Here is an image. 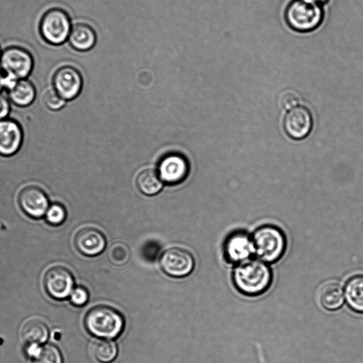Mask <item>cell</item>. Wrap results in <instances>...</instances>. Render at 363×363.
<instances>
[{"instance_id":"484cf974","label":"cell","mask_w":363,"mask_h":363,"mask_svg":"<svg viewBox=\"0 0 363 363\" xmlns=\"http://www.w3.org/2000/svg\"><path fill=\"white\" fill-rule=\"evenodd\" d=\"M299 100L298 94L295 91L289 89L279 94L278 103L282 109L290 111L298 106Z\"/></svg>"},{"instance_id":"83f0119b","label":"cell","mask_w":363,"mask_h":363,"mask_svg":"<svg viewBox=\"0 0 363 363\" xmlns=\"http://www.w3.org/2000/svg\"><path fill=\"white\" fill-rule=\"evenodd\" d=\"M88 292L83 287H77L70 294L71 301L77 306L84 305L88 301Z\"/></svg>"},{"instance_id":"4316f807","label":"cell","mask_w":363,"mask_h":363,"mask_svg":"<svg viewBox=\"0 0 363 363\" xmlns=\"http://www.w3.org/2000/svg\"><path fill=\"white\" fill-rule=\"evenodd\" d=\"M43 102L46 107L52 111L61 109L65 104L64 100L55 90L48 91L43 96Z\"/></svg>"},{"instance_id":"52a82bcc","label":"cell","mask_w":363,"mask_h":363,"mask_svg":"<svg viewBox=\"0 0 363 363\" xmlns=\"http://www.w3.org/2000/svg\"><path fill=\"white\" fill-rule=\"evenodd\" d=\"M224 256L228 262L236 265L255 255L252 235L245 230H236L226 238L223 246Z\"/></svg>"},{"instance_id":"9a60e30c","label":"cell","mask_w":363,"mask_h":363,"mask_svg":"<svg viewBox=\"0 0 363 363\" xmlns=\"http://www.w3.org/2000/svg\"><path fill=\"white\" fill-rule=\"evenodd\" d=\"M74 245L81 253L87 256H94L104 250L106 240L100 230L86 227L80 229L76 233Z\"/></svg>"},{"instance_id":"3957f363","label":"cell","mask_w":363,"mask_h":363,"mask_svg":"<svg viewBox=\"0 0 363 363\" xmlns=\"http://www.w3.org/2000/svg\"><path fill=\"white\" fill-rule=\"evenodd\" d=\"M324 10L322 6L302 0H291L284 10V20L293 30L306 33L315 30L323 23Z\"/></svg>"},{"instance_id":"7c38bea8","label":"cell","mask_w":363,"mask_h":363,"mask_svg":"<svg viewBox=\"0 0 363 363\" xmlns=\"http://www.w3.org/2000/svg\"><path fill=\"white\" fill-rule=\"evenodd\" d=\"M313 128L311 112L304 106H297L286 114L284 118V129L287 135L294 140L306 138Z\"/></svg>"},{"instance_id":"44dd1931","label":"cell","mask_w":363,"mask_h":363,"mask_svg":"<svg viewBox=\"0 0 363 363\" xmlns=\"http://www.w3.org/2000/svg\"><path fill=\"white\" fill-rule=\"evenodd\" d=\"M136 185L145 195L152 196L157 194L162 187L158 172L152 169H145L139 172L136 177Z\"/></svg>"},{"instance_id":"4dcf8cb0","label":"cell","mask_w":363,"mask_h":363,"mask_svg":"<svg viewBox=\"0 0 363 363\" xmlns=\"http://www.w3.org/2000/svg\"><path fill=\"white\" fill-rule=\"evenodd\" d=\"M4 88V75L1 70H0V91Z\"/></svg>"},{"instance_id":"5bb4252c","label":"cell","mask_w":363,"mask_h":363,"mask_svg":"<svg viewBox=\"0 0 363 363\" xmlns=\"http://www.w3.org/2000/svg\"><path fill=\"white\" fill-rule=\"evenodd\" d=\"M23 142V131L15 121H0V155L9 157L15 155Z\"/></svg>"},{"instance_id":"ba28073f","label":"cell","mask_w":363,"mask_h":363,"mask_svg":"<svg viewBox=\"0 0 363 363\" xmlns=\"http://www.w3.org/2000/svg\"><path fill=\"white\" fill-rule=\"evenodd\" d=\"M160 263L166 274L174 277L188 275L194 266L191 254L181 247H171L165 250L160 257Z\"/></svg>"},{"instance_id":"f1b7e54d","label":"cell","mask_w":363,"mask_h":363,"mask_svg":"<svg viewBox=\"0 0 363 363\" xmlns=\"http://www.w3.org/2000/svg\"><path fill=\"white\" fill-rule=\"evenodd\" d=\"M10 111V104L7 98L0 94V121L4 120Z\"/></svg>"},{"instance_id":"7402d4cb","label":"cell","mask_w":363,"mask_h":363,"mask_svg":"<svg viewBox=\"0 0 363 363\" xmlns=\"http://www.w3.org/2000/svg\"><path fill=\"white\" fill-rule=\"evenodd\" d=\"M92 353L94 358L102 363H109L116 357L117 347L110 340L101 339L96 340L92 346Z\"/></svg>"},{"instance_id":"e0dca14e","label":"cell","mask_w":363,"mask_h":363,"mask_svg":"<svg viewBox=\"0 0 363 363\" xmlns=\"http://www.w3.org/2000/svg\"><path fill=\"white\" fill-rule=\"evenodd\" d=\"M67 40L74 50L86 52L94 48L97 37L91 26L84 23H77L72 26Z\"/></svg>"},{"instance_id":"1f68e13d","label":"cell","mask_w":363,"mask_h":363,"mask_svg":"<svg viewBox=\"0 0 363 363\" xmlns=\"http://www.w3.org/2000/svg\"><path fill=\"white\" fill-rule=\"evenodd\" d=\"M1 52H2V51L1 50V48H0V57H1Z\"/></svg>"},{"instance_id":"d4e9b609","label":"cell","mask_w":363,"mask_h":363,"mask_svg":"<svg viewBox=\"0 0 363 363\" xmlns=\"http://www.w3.org/2000/svg\"><path fill=\"white\" fill-rule=\"evenodd\" d=\"M45 219L48 223L57 225L62 223L66 218V210L65 207L57 203L49 206L46 213Z\"/></svg>"},{"instance_id":"2e32d148","label":"cell","mask_w":363,"mask_h":363,"mask_svg":"<svg viewBox=\"0 0 363 363\" xmlns=\"http://www.w3.org/2000/svg\"><path fill=\"white\" fill-rule=\"evenodd\" d=\"M317 298L323 308L334 311L340 308L344 303V290L338 282L329 281L319 287Z\"/></svg>"},{"instance_id":"8992f818","label":"cell","mask_w":363,"mask_h":363,"mask_svg":"<svg viewBox=\"0 0 363 363\" xmlns=\"http://www.w3.org/2000/svg\"><path fill=\"white\" fill-rule=\"evenodd\" d=\"M33 58L25 48L10 46L4 49L0 57V67L3 74L11 79H26L33 68Z\"/></svg>"},{"instance_id":"5b68a950","label":"cell","mask_w":363,"mask_h":363,"mask_svg":"<svg viewBox=\"0 0 363 363\" xmlns=\"http://www.w3.org/2000/svg\"><path fill=\"white\" fill-rule=\"evenodd\" d=\"M72 23L68 13L62 9L53 8L47 11L40 21V33L48 43L59 45L68 40Z\"/></svg>"},{"instance_id":"ac0fdd59","label":"cell","mask_w":363,"mask_h":363,"mask_svg":"<svg viewBox=\"0 0 363 363\" xmlns=\"http://www.w3.org/2000/svg\"><path fill=\"white\" fill-rule=\"evenodd\" d=\"M343 290L348 307L356 313L363 314V274L350 277Z\"/></svg>"},{"instance_id":"603a6c76","label":"cell","mask_w":363,"mask_h":363,"mask_svg":"<svg viewBox=\"0 0 363 363\" xmlns=\"http://www.w3.org/2000/svg\"><path fill=\"white\" fill-rule=\"evenodd\" d=\"M33 358V363H62L59 349L50 344L40 347Z\"/></svg>"},{"instance_id":"ffe728a7","label":"cell","mask_w":363,"mask_h":363,"mask_svg":"<svg viewBox=\"0 0 363 363\" xmlns=\"http://www.w3.org/2000/svg\"><path fill=\"white\" fill-rule=\"evenodd\" d=\"M48 328L42 320L33 318L26 321L21 329V337L28 345H40L48 337Z\"/></svg>"},{"instance_id":"cb8c5ba5","label":"cell","mask_w":363,"mask_h":363,"mask_svg":"<svg viewBox=\"0 0 363 363\" xmlns=\"http://www.w3.org/2000/svg\"><path fill=\"white\" fill-rule=\"evenodd\" d=\"M109 260L114 264L121 265L126 263L130 256L128 247L122 242L113 243L108 252Z\"/></svg>"},{"instance_id":"7a4b0ae2","label":"cell","mask_w":363,"mask_h":363,"mask_svg":"<svg viewBox=\"0 0 363 363\" xmlns=\"http://www.w3.org/2000/svg\"><path fill=\"white\" fill-rule=\"evenodd\" d=\"M252 240L255 255L265 263L278 262L286 252V236L276 225L267 224L259 226L252 235Z\"/></svg>"},{"instance_id":"277c9868","label":"cell","mask_w":363,"mask_h":363,"mask_svg":"<svg viewBox=\"0 0 363 363\" xmlns=\"http://www.w3.org/2000/svg\"><path fill=\"white\" fill-rule=\"evenodd\" d=\"M84 323L87 330L92 335L108 339L114 338L121 333L124 320L116 309L101 305L88 311Z\"/></svg>"},{"instance_id":"6da1fadb","label":"cell","mask_w":363,"mask_h":363,"mask_svg":"<svg viewBox=\"0 0 363 363\" xmlns=\"http://www.w3.org/2000/svg\"><path fill=\"white\" fill-rule=\"evenodd\" d=\"M268 264L259 259H250L236 265L233 272L235 289L249 297L264 294L273 281V272Z\"/></svg>"},{"instance_id":"d6986e66","label":"cell","mask_w":363,"mask_h":363,"mask_svg":"<svg viewBox=\"0 0 363 363\" xmlns=\"http://www.w3.org/2000/svg\"><path fill=\"white\" fill-rule=\"evenodd\" d=\"M8 90L11 101L18 106H29L35 97V86L26 79L17 80Z\"/></svg>"},{"instance_id":"30bf717a","label":"cell","mask_w":363,"mask_h":363,"mask_svg":"<svg viewBox=\"0 0 363 363\" xmlns=\"http://www.w3.org/2000/svg\"><path fill=\"white\" fill-rule=\"evenodd\" d=\"M82 83L79 70L69 65L57 69L52 77L54 90L65 101L72 100L79 95Z\"/></svg>"},{"instance_id":"4fadbf2b","label":"cell","mask_w":363,"mask_h":363,"mask_svg":"<svg viewBox=\"0 0 363 363\" xmlns=\"http://www.w3.org/2000/svg\"><path fill=\"white\" fill-rule=\"evenodd\" d=\"M188 172L186 160L181 155L170 154L161 160L157 172L162 182L168 184H176L186 178Z\"/></svg>"},{"instance_id":"9c48e42d","label":"cell","mask_w":363,"mask_h":363,"mask_svg":"<svg viewBox=\"0 0 363 363\" xmlns=\"http://www.w3.org/2000/svg\"><path fill=\"white\" fill-rule=\"evenodd\" d=\"M47 293L56 299H63L73 290L74 279L71 272L65 267L56 265L50 267L43 277Z\"/></svg>"},{"instance_id":"f546056e","label":"cell","mask_w":363,"mask_h":363,"mask_svg":"<svg viewBox=\"0 0 363 363\" xmlns=\"http://www.w3.org/2000/svg\"><path fill=\"white\" fill-rule=\"evenodd\" d=\"M302 1L323 6V5L325 4L326 3H328L330 0H302Z\"/></svg>"},{"instance_id":"8fae6325","label":"cell","mask_w":363,"mask_h":363,"mask_svg":"<svg viewBox=\"0 0 363 363\" xmlns=\"http://www.w3.org/2000/svg\"><path fill=\"white\" fill-rule=\"evenodd\" d=\"M18 201L22 211L34 218L43 216L50 206L45 191L34 185L23 188L18 194Z\"/></svg>"}]
</instances>
